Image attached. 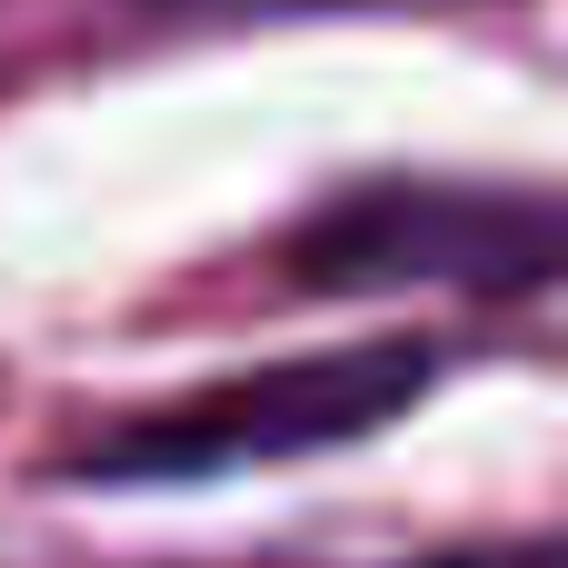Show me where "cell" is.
Here are the masks:
<instances>
[{
	"label": "cell",
	"instance_id": "6da1fadb",
	"mask_svg": "<svg viewBox=\"0 0 568 568\" xmlns=\"http://www.w3.org/2000/svg\"><path fill=\"white\" fill-rule=\"evenodd\" d=\"M429 389V349L409 339H369V349H329V359H290L260 379H220L180 409L130 419L120 439L80 449L90 479H220V469H270L300 449H339L389 429L409 399Z\"/></svg>",
	"mask_w": 568,
	"mask_h": 568
},
{
	"label": "cell",
	"instance_id": "7a4b0ae2",
	"mask_svg": "<svg viewBox=\"0 0 568 568\" xmlns=\"http://www.w3.org/2000/svg\"><path fill=\"white\" fill-rule=\"evenodd\" d=\"M549 270V210L539 200H459V190H379L349 200L300 240V280L320 290H379V280H539Z\"/></svg>",
	"mask_w": 568,
	"mask_h": 568
},
{
	"label": "cell",
	"instance_id": "3957f363",
	"mask_svg": "<svg viewBox=\"0 0 568 568\" xmlns=\"http://www.w3.org/2000/svg\"><path fill=\"white\" fill-rule=\"evenodd\" d=\"M429 568H559L549 539H509V549H459V559H429Z\"/></svg>",
	"mask_w": 568,
	"mask_h": 568
}]
</instances>
